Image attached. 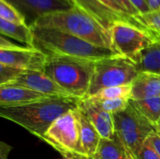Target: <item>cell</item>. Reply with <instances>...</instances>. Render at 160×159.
<instances>
[{
	"mask_svg": "<svg viewBox=\"0 0 160 159\" xmlns=\"http://www.w3.org/2000/svg\"><path fill=\"white\" fill-rule=\"evenodd\" d=\"M77 97H44L12 107H0V117L15 123L40 139L49 127L60 116L76 110Z\"/></svg>",
	"mask_w": 160,
	"mask_h": 159,
	"instance_id": "6da1fadb",
	"label": "cell"
},
{
	"mask_svg": "<svg viewBox=\"0 0 160 159\" xmlns=\"http://www.w3.org/2000/svg\"><path fill=\"white\" fill-rule=\"evenodd\" d=\"M33 48L46 55H61L98 61L118 55L111 49L103 48L68 33L47 27L30 26Z\"/></svg>",
	"mask_w": 160,
	"mask_h": 159,
	"instance_id": "7a4b0ae2",
	"label": "cell"
},
{
	"mask_svg": "<svg viewBox=\"0 0 160 159\" xmlns=\"http://www.w3.org/2000/svg\"><path fill=\"white\" fill-rule=\"evenodd\" d=\"M33 25L57 29L92 44L113 51L110 30L76 6L65 11L42 16Z\"/></svg>",
	"mask_w": 160,
	"mask_h": 159,
	"instance_id": "3957f363",
	"label": "cell"
},
{
	"mask_svg": "<svg viewBox=\"0 0 160 159\" xmlns=\"http://www.w3.org/2000/svg\"><path fill=\"white\" fill-rule=\"evenodd\" d=\"M96 61L61 55H47L42 71L70 96H87Z\"/></svg>",
	"mask_w": 160,
	"mask_h": 159,
	"instance_id": "277c9868",
	"label": "cell"
},
{
	"mask_svg": "<svg viewBox=\"0 0 160 159\" xmlns=\"http://www.w3.org/2000/svg\"><path fill=\"white\" fill-rule=\"evenodd\" d=\"M39 140L52 146L64 158L86 156L81 143L77 109L58 117Z\"/></svg>",
	"mask_w": 160,
	"mask_h": 159,
	"instance_id": "5b68a950",
	"label": "cell"
},
{
	"mask_svg": "<svg viewBox=\"0 0 160 159\" xmlns=\"http://www.w3.org/2000/svg\"><path fill=\"white\" fill-rule=\"evenodd\" d=\"M115 134L122 141L132 159H138L139 152L146 139L156 131L149 123L130 103L128 107L112 114Z\"/></svg>",
	"mask_w": 160,
	"mask_h": 159,
	"instance_id": "8992f818",
	"label": "cell"
},
{
	"mask_svg": "<svg viewBox=\"0 0 160 159\" xmlns=\"http://www.w3.org/2000/svg\"><path fill=\"white\" fill-rule=\"evenodd\" d=\"M139 73L130 59L120 55L98 60L95 63V70L86 97L95 96L104 88L130 84Z\"/></svg>",
	"mask_w": 160,
	"mask_h": 159,
	"instance_id": "52a82bcc",
	"label": "cell"
},
{
	"mask_svg": "<svg viewBox=\"0 0 160 159\" xmlns=\"http://www.w3.org/2000/svg\"><path fill=\"white\" fill-rule=\"evenodd\" d=\"M113 51L132 62L145 48L160 38L153 32L126 22H117L110 28Z\"/></svg>",
	"mask_w": 160,
	"mask_h": 159,
	"instance_id": "ba28073f",
	"label": "cell"
},
{
	"mask_svg": "<svg viewBox=\"0 0 160 159\" xmlns=\"http://www.w3.org/2000/svg\"><path fill=\"white\" fill-rule=\"evenodd\" d=\"M25 19L26 24L31 26L42 16L65 11L75 5L70 0H7Z\"/></svg>",
	"mask_w": 160,
	"mask_h": 159,
	"instance_id": "9c48e42d",
	"label": "cell"
},
{
	"mask_svg": "<svg viewBox=\"0 0 160 159\" xmlns=\"http://www.w3.org/2000/svg\"><path fill=\"white\" fill-rule=\"evenodd\" d=\"M46 57L45 53L32 47L0 48V63L22 70L42 71Z\"/></svg>",
	"mask_w": 160,
	"mask_h": 159,
	"instance_id": "30bf717a",
	"label": "cell"
},
{
	"mask_svg": "<svg viewBox=\"0 0 160 159\" xmlns=\"http://www.w3.org/2000/svg\"><path fill=\"white\" fill-rule=\"evenodd\" d=\"M13 82L45 97H74L44 74L43 71L23 70L17 76Z\"/></svg>",
	"mask_w": 160,
	"mask_h": 159,
	"instance_id": "8fae6325",
	"label": "cell"
},
{
	"mask_svg": "<svg viewBox=\"0 0 160 159\" xmlns=\"http://www.w3.org/2000/svg\"><path fill=\"white\" fill-rule=\"evenodd\" d=\"M77 109L82 112L94 126L101 139L112 140L115 136L112 114L100 109L89 97L81 98Z\"/></svg>",
	"mask_w": 160,
	"mask_h": 159,
	"instance_id": "7c38bea8",
	"label": "cell"
},
{
	"mask_svg": "<svg viewBox=\"0 0 160 159\" xmlns=\"http://www.w3.org/2000/svg\"><path fill=\"white\" fill-rule=\"evenodd\" d=\"M45 97L14 82L0 85V107H12L39 100Z\"/></svg>",
	"mask_w": 160,
	"mask_h": 159,
	"instance_id": "4fadbf2b",
	"label": "cell"
},
{
	"mask_svg": "<svg viewBox=\"0 0 160 159\" xmlns=\"http://www.w3.org/2000/svg\"><path fill=\"white\" fill-rule=\"evenodd\" d=\"M160 97V75L140 72L131 82V99Z\"/></svg>",
	"mask_w": 160,
	"mask_h": 159,
	"instance_id": "5bb4252c",
	"label": "cell"
},
{
	"mask_svg": "<svg viewBox=\"0 0 160 159\" xmlns=\"http://www.w3.org/2000/svg\"><path fill=\"white\" fill-rule=\"evenodd\" d=\"M77 114L80 126V137L82 150L87 157H93L97 152L101 138L94 126L87 119V117L78 109Z\"/></svg>",
	"mask_w": 160,
	"mask_h": 159,
	"instance_id": "9a60e30c",
	"label": "cell"
},
{
	"mask_svg": "<svg viewBox=\"0 0 160 159\" xmlns=\"http://www.w3.org/2000/svg\"><path fill=\"white\" fill-rule=\"evenodd\" d=\"M133 63L139 72L160 75V40L143 49Z\"/></svg>",
	"mask_w": 160,
	"mask_h": 159,
	"instance_id": "2e32d148",
	"label": "cell"
},
{
	"mask_svg": "<svg viewBox=\"0 0 160 159\" xmlns=\"http://www.w3.org/2000/svg\"><path fill=\"white\" fill-rule=\"evenodd\" d=\"M94 159H132L122 141L115 134L112 140L100 139Z\"/></svg>",
	"mask_w": 160,
	"mask_h": 159,
	"instance_id": "e0dca14e",
	"label": "cell"
},
{
	"mask_svg": "<svg viewBox=\"0 0 160 159\" xmlns=\"http://www.w3.org/2000/svg\"><path fill=\"white\" fill-rule=\"evenodd\" d=\"M0 34L33 48L32 32L27 24L15 23L0 18Z\"/></svg>",
	"mask_w": 160,
	"mask_h": 159,
	"instance_id": "ac0fdd59",
	"label": "cell"
},
{
	"mask_svg": "<svg viewBox=\"0 0 160 159\" xmlns=\"http://www.w3.org/2000/svg\"><path fill=\"white\" fill-rule=\"evenodd\" d=\"M129 103L156 128V126L160 119V97L140 100L130 99Z\"/></svg>",
	"mask_w": 160,
	"mask_h": 159,
	"instance_id": "d6986e66",
	"label": "cell"
},
{
	"mask_svg": "<svg viewBox=\"0 0 160 159\" xmlns=\"http://www.w3.org/2000/svg\"><path fill=\"white\" fill-rule=\"evenodd\" d=\"M133 18L141 26L153 32L160 38V9L139 13Z\"/></svg>",
	"mask_w": 160,
	"mask_h": 159,
	"instance_id": "ffe728a7",
	"label": "cell"
},
{
	"mask_svg": "<svg viewBox=\"0 0 160 159\" xmlns=\"http://www.w3.org/2000/svg\"><path fill=\"white\" fill-rule=\"evenodd\" d=\"M90 97H94L97 99H131V83L104 88L97 93L95 96Z\"/></svg>",
	"mask_w": 160,
	"mask_h": 159,
	"instance_id": "44dd1931",
	"label": "cell"
},
{
	"mask_svg": "<svg viewBox=\"0 0 160 159\" xmlns=\"http://www.w3.org/2000/svg\"><path fill=\"white\" fill-rule=\"evenodd\" d=\"M89 98L92 101H94L100 109L111 114L126 110L128 107L129 100H130L125 98H116V99H97L94 97H89Z\"/></svg>",
	"mask_w": 160,
	"mask_h": 159,
	"instance_id": "7402d4cb",
	"label": "cell"
},
{
	"mask_svg": "<svg viewBox=\"0 0 160 159\" xmlns=\"http://www.w3.org/2000/svg\"><path fill=\"white\" fill-rule=\"evenodd\" d=\"M0 18L11 22L26 24L24 17L7 0H0Z\"/></svg>",
	"mask_w": 160,
	"mask_h": 159,
	"instance_id": "603a6c76",
	"label": "cell"
},
{
	"mask_svg": "<svg viewBox=\"0 0 160 159\" xmlns=\"http://www.w3.org/2000/svg\"><path fill=\"white\" fill-rule=\"evenodd\" d=\"M22 71V69L10 67L0 63V85L13 82L17 76Z\"/></svg>",
	"mask_w": 160,
	"mask_h": 159,
	"instance_id": "cb8c5ba5",
	"label": "cell"
},
{
	"mask_svg": "<svg viewBox=\"0 0 160 159\" xmlns=\"http://www.w3.org/2000/svg\"><path fill=\"white\" fill-rule=\"evenodd\" d=\"M121 9L124 10V12L131 17L136 16L139 14V11L134 7V5L130 2V0H112Z\"/></svg>",
	"mask_w": 160,
	"mask_h": 159,
	"instance_id": "d4e9b609",
	"label": "cell"
},
{
	"mask_svg": "<svg viewBox=\"0 0 160 159\" xmlns=\"http://www.w3.org/2000/svg\"><path fill=\"white\" fill-rule=\"evenodd\" d=\"M138 159H160V157L149 144L144 142L143 146L139 152Z\"/></svg>",
	"mask_w": 160,
	"mask_h": 159,
	"instance_id": "484cf974",
	"label": "cell"
},
{
	"mask_svg": "<svg viewBox=\"0 0 160 159\" xmlns=\"http://www.w3.org/2000/svg\"><path fill=\"white\" fill-rule=\"evenodd\" d=\"M147 144H149L160 157V133L158 131L153 132L145 141Z\"/></svg>",
	"mask_w": 160,
	"mask_h": 159,
	"instance_id": "4316f807",
	"label": "cell"
},
{
	"mask_svg": "<svg viewBox=\"0 0 160 159\" xmlns=\"http://www.w3.org/2000/svg\"><path fill=\"white\" fill-rule=\"evenodd\" d=\"M130 2L134 5L139 13H146L149 11V7L145 0H130Z\"/></svg>",
	"mask_w": 160,
	"mask_h": 159,
	"instance_id": "83f0119b",
	"label": "cell"
},
{
	"mask_svg": "<svg viewBox=\"0 0 160 159\" xmlns=\"http://www.w3.org/2000/svg\"><path fill=\"white\" fill-rule=\"evenodd\" d=\"M12 150V146L0 141V159H8V155Z\"/></svg>",
	"mask_w": 160,
	"mask_h": 159,
	"instance_id": "f1b7e54d",
	"label": "cell"
},
{
	"mask_svg": "<svg viewBox=\"0 0 160 159\" xmlns=\"http://www.w3.org/2000/svg\"><path fill=\"white\" fill-rule=\"evenodd\" d=\"M22 46L13 43L9 39L6 38L3 35L0 34V48H9V49H14V48H20Z\"/></svg>",
	"mask_w": 160,
	"mask_h": 159,
	"instance_id": "f546056e",
	"label": "cell"
},
{
	"mask_svg": "<svg viewBox=\"0 0 160 159\" xmlns=\"http://www.w3.org/2000/svg\"><path fill=\"white\" fill-rule=\"evenodd\" d=\"M149 7V11L160 9V0H145Z\"/></svg>",
	"mask_w": 160,
	"mask_h": 159,
	"instance_id": "4dcf8cb0",
	"label": "cell"
},
{
	"mask_svg": "<svg viewBox=\"0 0 160 159\" xmlns=\"http://www.w3.org/2000/svg\"><path fill=\"white\" fill-rule=\"evenodd\" d=\"M71 159H94L93 157H86V156H79V157H73Z\"/></svg>",
	"mask_w": 160,
	"mask_h": 159,
	"instance_id": "1f68e13d",
	"label": "cell"
},
{
	"mask_svg": "<svg viewBox=\"0 0 160 159\" xmlns=\"http://www.w3.org/2000/svg\"><path fill=\"white\" fill-rule=\"evenodd\" d=\"M156 131H158V132L160 133V119L158 120V124L156 126Z\"/></svg>",
	"mask_w": 160,
	"mask_h": 159,
	"instance_id": "d6a6232c",
	"label": "cell"
},
{
	"mask_svg": "<svg viewBox=\"0 0 160 159\" xmlns=\"http://www.w3.org/2000/svg\"><path fill=\"white\" fill-rule=\"evenodd\" d=\"M63 159H71V158H63Z\"/></svg>",
	"mask_w": 160,
	"mask_h": 159,
	"instance_id": "836d02e7",
	"label": "cell"
},
{
	"mask_svg": "<svg viewBox=\"0 0 160 159\" xmlns=\"http://www.w3.org/2000/svg\"><path fill=\"white\" fill-rule=\"evenodd\" d=\"M70 1H71V0H70ZM71 2H72V1H71Z\"/></svg>",
	"mask_w": 160,
	"mask_h": 159,
	"instance_id": "e575fe53",
	"label": "cell"
}]
</instances>
